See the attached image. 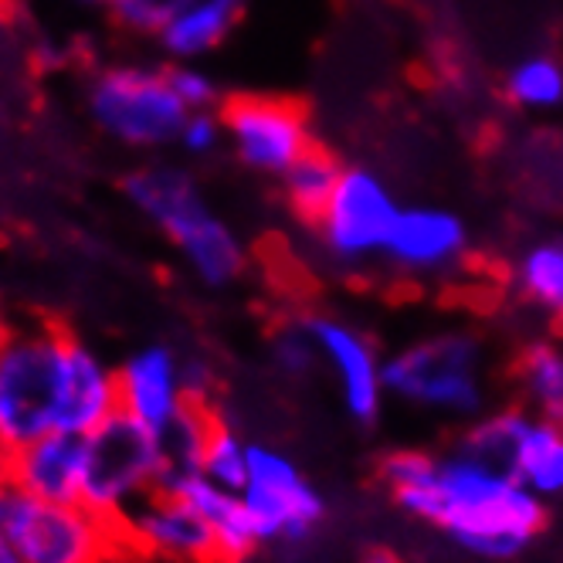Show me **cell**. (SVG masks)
<instances>
[{
	"mask_svg": "<svg viewBox=\"0 0 563 563\" xmlns=\"http://www.w3.org/2000/svg\"><path fill=\"white\" fill-rule=\"evenodd\" d=\"M89 112L102 133L126 146H164L180 136L187 106L167 82V71L109 68L89 86Z\"/></svg>",
	"mask_w": 563,
	"mask_h": 563,
	"instance_id": "6",
	"label": "cell"
},
{
	"mask_svg": "<svg viewBox=\"0 0 563 563\" xmlns=\"http://www.w3.org/2000/svg\"><path fill=\"white\" fill-rule=\"evenodd\" d=\"M0 563H21V556L8 543H0Z\"/></svg>",
	"mask_w": 563,
	"mask_h": 563,
	"instance_id": "33",
	"label": "cell"
},
{
	"mask_svg": "<svg viewBox=\"0 0 563 563\" xmlns=\"http://www.w3.org/2000/svg\"><path fill=\"white\" fill-rule=\"evenodd\" d=\"M241 499H245L262 547H299L312 540L327 519V499L302 475V468L286 452L258 445V441H252Z\"/></svg>",
	"mask_w": 563,
	"mask_h": 563,
	"instance_id": "7",
	"label": "cell"
},
{
	"mask_svg": "<svg viewBox=\"0 0 563 563\" xmlns=\"http://www.w3.org/2000/svg\"><path fill=\"white\" fill-rule=\"evenodd\" d=\"M245 4L249 0H187L159 31V45L184 62L208 55L228 42V34L245 18Z\"/></svg>",
	"mask_w": 563,
	"mask_h": 563,
	"instance_id": "20",
	"label": "cell"
},
{
	"mask_svg": "<svg viewBox=\"0 0 563 563\" xmlns=\"http://www.w3.org/2000/svg\"><path fill=\"white\" fill-rule=\"evenodd\" d=\"M509 472L543 503L563 496V428L530 408H519L509 445Z\"/></svg>",
	"mask_w": 563,
	"mask_h": 563,
	"instance_id": "17",
	"label": "cell"
},
{
	"mask_svg": "<svg viewBox=\"0 0 563 563\" xmlns=\"http://www.w3.org/2000/svg\"><path fill=\"white\" fill-rule=\"evenodd\" d=\"M343 174V164L327 150V146H312L306 150L296 164L282 174V197L292 208V214L306 224H316V218L323 214L330 205V197L336 190V180Z\"/></svg>",
	"mask_w": 563,
	"mask_h": 563,
	"instance_id": "23",
	"label": "cell"
},
{
	"mask_svg": "<svg viewBox=\"0 0 563 563\" xmlns=\"http://www.w3.org/2000/svg\"><path fill=\"white\" fill-rule=\"evenodd\" d=\"M465 249H468V231L455 211L434 205H415L397 211L380 258H387L397 272L408 275H438L455 268Z\"/></svg>",
	"mask_w": 563,
	"mask_h": 563,
	"instance_id": "13",
	"label": "cell"
},
{
	"mask_svg": "<svg viewBox=\"0 0 563 563\" xmlns=\"http://www.w3.org/2000/svg\"><path fill=\"white\" fill-rule=\"evenodd\" d=\"M167 82L177 92V99L187 106V112H208V109H214V102H221L214 78L208 71H200L197 65H190V62L167 68Z\"/></svg>",
	"mask_w": 563,
	"mask_h": 563,
	"instance_id": "29",
	"label": "cell"
},
{
	"mask_svg": "<svg viewBox=\"0 0 563 563\" xmlns=\"http://www.w3.org/2000/svg\"><path fill=\"white\" fill-rule=\"evenodd\" d=\"M187 4V0H112V18L126 31L136 34H159L170 18Z\"/></svg>",
	"mask_w": 563,
	"mask_h": 563,
	"instance_id": "28",
	"label": "cell"
},
{
	"mask_svg": "<svg viewBox=\"0 0 563 563\" xmlns=\"http://www.w3.org/2000/svg\"><path fill=\"white\" fill-rule=\"evenodd\" d=\"M126 194L164 234H170L184 218L208 205L194 177L180 167H143L126 177Z\"/></svg>",
	"mask_w": 563,
	"mask_h": 563,
	"instance_id": "21",
	"label": "cell"
},
{
	"mask_svg": "<svg viewBox=\"0 0 563 563\" xmlns=\"http://www.w3.org/2000/svg\"><path fill=\"white\" fill-rule=\"evenodd\" d=\"M556 316H560V330H563V309H560V312H556Z\"/></svg>",
	"mask_w": 563,
	"mask_h": 563,
	"instance_id": "35",
	"label": "cell"
},
{
	"mask_svg": "<svg viewBox=\"0 0 563 563\" xmlns=\"http://www.w3.org/2000/svg\"><path fill=\"white\" fill-rule=\"evenodd\" d=\"M506 99L533 112L563 106V62L543 52L519 58L506 75Z\"/></svg>",
	"mask_w": 563,
	"mask_h": 563,
	"instance_id": "25",
	"label": "cell"
},
{
	"mask_svg": "<svg viewBox=\"0 0 563 563\" xmlns=\"http://www.w3.org/2000/svg\"><path fill=\"white\" fill-rule=\"evenodd\" d=\"M249 455H252V441L241 438V431L218 415L208 434L205 462H200V478H208L211 486L241 493V486H245V478H249Z\"/></svg>",
	"mask_w": 563,
	"mask_h": 563,
	"instance_id": "26",
	"label": "cell"
},
{
	"mask_svg": "<svg viewBox=\"0 0 563 563\" xmlns=\"http://www.w3.org/2000/svg\"><path fill=\"white\" fill-rule=\"evenodd\" d=\"M380 482L400 512L431 522L478 560L519 556L547 522V503L537 493L462 441L445 455L394 449L380 459Z\"/></svg>",
	"mask_w": 563,
	"mask_h": 563,
	"instance_id": "1",
	"label": "cell"
},
{
	"mask_svg": "<svg viewBox=\"0 0 563 563\" xmlns=\"http://www.w3.org/2000/svg\"><path fill=\"white\" fill-rule=\"evenodd\" d=\"M159 489L156 431L115 411L86 434V468L78 503L106 519H123L150 493Z\"/></svg>",
	"mask_w": 563,
	"mask_h": 563,
	"instance_id": "5",
	"label": "cell"
},
{
	"mask_svg": "<svg viewBox=\"0 0 563 563\" xmlns=\"http://www.w3.org/2000/svg\"><path fill=\"white\" fill-rule=\"evenodd\" d=\"M11 327H14V316L8 312V306H4V299H0V343L8 340V333H11Z\"/></svg>",
	"mask_w": 563,
	"mask_h": 563,
	"instance_id": "32",
	"label": "cell"
},
{
	"mask_svg": "<svg viewBox=\"0 0 563 563\" xmlns=\"http://www.w3.org/2000/svg\"><path fill=\"white\" fill-rule=\"evenodd\" d=\"M302 319L312 333L319 360L333 374L343 411L356 424H377L387 390H384V360L371 343V336L330 312H312Z\"/></svg>",
	"mask_w": 563,
	"mask_h": 563,
	"instance_id": "11",
	"label": "cell"
},
{
	"mask_svg": "<svg viewBox=\"0 0 563 563\" xmlns=\"http://www.w3.org/2000/svg\"><path fill=\"white\" fill-rule=\"evenodd\" d=\"M184 496L208 519L218 563H249L262 550V540L255 533V522L245 509L241 493L211 486L208 478H197L184 489Z\"/></svg>",
	"mask_w": 563,
	"mask_h": 563,
	"instance_id": "19",
	"label": "cell"
},
{
	"mask_svg": "<svg viewBox=\"0 0 563 563\" xmlns=\"http://www.w3.org/2000/svg\"><path fill=\"white\" fill-rule=\"evenodd\" d=\"M360 563H400L390 550H380V547H374V550H367L364 553V560H360Z\"/></svg>",
	"mask_w": 563,
	"mask_h": 563,
	"instance_id": "31",
	"label": "cell"
},
{
	"mask_svg": "<svg viewBox=\"0 0 563 563\" xmlns=\"http://www.w3.org/2000/svg\"><path fill=\"white\" fill-rule=\"evenodd\" d=\"M218 421L214 405H187L170 424L156 431L159 449V489L184 493L190 482L200 478V462H205L208 434Z\"/></svg>",
	"mask_w": 563,
	"mask_h": 563,
	"instance_id": "18",
	"label": "cell"
},
{
	"mask_svg": "<svg viewBox=\"0 0 563 563\" xmlns=\"http://www.w3.org/2000/svg\"><path fill=\"white\" fill-rule=\"evenodd\" d=\"M0 4H4V0H0Z\"/></svg>",
	"mask_w": 563,
	"mask_h": 563,
	"instance_id": "36",
	"label": "cell"
},
{
	"mask_svg": "<svg viewBox=\"0 0 563 563\" xmlns=\"http://www.w3.org/2000/svg\"><path fill=\"white\" fill-rule=\"evenodd\" d=\"M0 462L8 465L27 496L45 503H78L86 468V434L52 431Z\"/></svg>",
	"mask_w": 563,
	"mask_h": 563,
	"instance_id": "15",
	"label": "cell"
},
{
	"mask_svg": "<svg viewBox=\"0 0 563 563\" xmlns=\"http://www.w3.org/2000/svg\"><path fill=\"white\" fill-rule=\"evenodd\" d=\"M115 380L119 411L146 424L150 431H159L187 405H194L184 377V356L167 343H146L133 350L123 364H115Z\"/></svg>",
	"mask_w": 563,
	"mask_h": 563,
	"instance_id": "12",
	"label": "cell"
},
{
	"mask_svg": "<svg viewBox=\"0 0 563 563\" xmlns=\"http://www.w3.org/2000/svg\"><path fill=\"white\" fill-rule=\"evenodd\" d=\"M512 286L516 292L547 309H563V241H537L522 252L512 265Z\"/></svg>",
	"mask_w": 563,
	"mask_h": 563,
	"instance_id": "24",
	"label": "cell"
},
{
	"mask_svg": "<svg viewBox=\"0 0 563 563\" xmlns=\"http://www.w3.org/2000/svg\"><path fill=\"white\" fill-rule=\"evenodd\" d=\"M268 356H272L275 371L289 380H306L316 374L319 364H323L306 319H289V323L275 327V333L268 340Z\"/></svg>",
	"mask_w": 563,
	"mask_h": 563,
	"instance_id": "27",
	"label": "cell"
},
{
	"mask_svg": "<svg viewBox=\"0 0 563 563\" xmlns=\"http://www.w3.org/2000/svg\"><path fill=\"white\" fill-rule=\"evenodd\" d=\"M86 4H112V0H86Z\"/></svg>",
	"mask_w": 563,
	"mask_h": 563,
	"instance_id": "34",
	"label": "cell"
},
{
	"mask_svg": "<svg viewBox=\"0 0 563 563\" xmlns=\"http://www.w3.org/2000/svg\"><path fill=\"white\" fill-rule=\"evenodd\" d=\"M170 241L187 262L190 275L208 289L234 286L249 268V252L241 245V238L211 208L200 211L190 224H184Z\"/></svg>",
	"mask_w": 563,
	"mask_h": 563,
	"instance_id": "16",
	"label": "cell"
},
{
	"mask_svg": "<svg viewBox=\"0 0 563 563\" xmlns=\"http://www.w3.org/2000/svg\"><path fill=\"white\" fill-rule=\"evenodd\" d=\"M527 408L563 428V343H530L512 367Z\"/></svg>",
	"mask_w": 563,
	"mask_h": 563,
	"instance_id": "22",
	"label": "cell"
},
{
	"mask_svg": "<svg viewBox=\"0 0 563 563\" xmlns=\"http://www.w3.org/2000/svg\"><path fill=\"white\" fill-rule=\"evenodd\" d=\"M384 390L418 415L475 421L489 400L486 343L472 330L418 336L384 360Z\"/></svg>",
	"mask_w": 563,
	"mask_h": 563,
	"instance_id": "2",
	"label": "cell"
},
{
	"mask_svg": "<svg viewBox=\"0 0 563 563\" xmlns=\"http://www.w3.org/2000/svg\"><path fill=\"white\" fill-rule=\"evenodd\" d=\"M0 543L21 563H119L130 560L115 519L92 512L82 503H45L24 489L0 522Z\"/></svg>",
	"mask_w": 563,
	"mask_h": 563,
	"instance_id": "4",
	"label": "cell"
},
{
	"mask_svg": "<svg viewBox=\"0 0 563 563\" xmlns=\"http://www.w3.org/2000/svg\"><path fill=\"white\" fill-rule=\"evenodd\" d=\"M68 336L55 319L31 316L0 343V459L58 431Z\"/></svg>",
	"mask_w": 563,
	"mask_h": 563,
	"instance_id": "3",
	"label": "cell"
},
{
	"mask_svg": "<svg viewBox=\"0 0 563 563\" xmlns=\"http://www.w3.org/2000/svg\"><path fill=\"white\" fill-rule=\"evenodd\" d=\"M224 126H221V115H214L211 109L208 112H187L184 126H180V146L187 153H211L221 140Z\"/></svg>",
	"mask_w": 563,
	"mask_h": 563,
	"instance_id": "30",
	"label": "cell"
},
{
	"mask_svg": "<svg viewBox=\"0 0 563 563\" xmlns=\"http://www.w3.org/2000/svg\"><path fill=\"white\" fill-rule=\"evenodd\" d=\"M221 126L245 167L282 177L316 146L309 115L299 102L278 96H231L221 102Z\"/></svg>",
	"mask_w": 563,
	"mask_h": 563,
	"instance_id": "9",
	"label": "cell"
},
{
	"mask_svg": "<svg viewBox=\"0 0 563 563\" xmlns=\"http://www.w3.org/2000/svg\"><path fill=\"white\" fill-rule=\"evenodd\" d=\"M119 411V380L109 360L82 336H68L65 380H62V421L58 431L89 434Z\"/></svg>",
	"mask_w": 563,
	"mask_h": 563,
	"instance_id": "14",
	"label": "cell"
},
{
	"mask_svg": "<svg viewBox=\"0 0 563 563\" xmlns=\"http://www.w3.org/2000/svg\"><path fill=\"white\" fill-rule=\"evenodd\" d=\"M397 211V197L380 174L371 167H343L330 205L316 218L312 231L336 265H367L384 255Z\"/></svg>",
	"mask_w": 563,
	"mask_h": 563,
	"instance_id": "8",
	"label": "cell"
},
{
	"mask_svg": "<svg viewBox=\"0 0 563 563\" xmlns=\"http://www.w3.org/2000/svg\"><path fill=\"white\" fill-rule=\"evenodd\" d=\"M119 530H123L130 560L218 563L208 519L184 493H150L140 506L119 519Z\"/></svg>",
	"mask_w": 563,
	"mask_h": 563,
	"instance_id": "10",
	"label": "cell"
}]
</instances>
